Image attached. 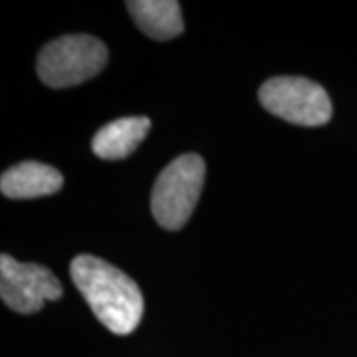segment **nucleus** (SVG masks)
I'll list each match as a JSON object with an SVG mask.
<instances>
[{
  "instance_id": "1",
  "label": "nucleus",
  "mask_w": 357,
  "mask_h": 357,
  "mask_svg": "<svg viewBox=\"0 0 357 357\" xmlns=\"http://www.w3.org/2000/svg\"><path fill=\"white\" fill-rule=\"evenodd\" d=\"M70 274L96 318L109 332L129 335L143 318V294L133 278L114 264L91 255H79Z\"/></svg>"
},
{
  "instance_id": "2",
  "label": "nucleus",
  "mask_w": 357,
  "mask_h": 357,
  "mask_svg": "<svg viewBox=\"0 0 357 357\" xmlns=\"http://www.w3.org/2000/svg\"><path fill=\"white\" fill-rule=\"evenodd\" d=\"M203 157L187 153L177 157L159 173L151 192V213L159 227L178 230L191 218L204 183Z\"/></svg>"
},
{
  "instance_id": "3",
  "label": "nucleus",
  "mask_w": 357,
  "mask_h": 357,
  "mask_svg": "<svg viewBox=\"0 0 357 357\" xmlns=\"http://www.w3.org/2000/svg\"><path fill=\"white\" fill-rule=\"evenodd\" d=\"M107 64V48L88 34L52 40L38 54V77L50 88H74L96 77Z\"/></svg>"
},
{
  "instance_id": "4",
  "label": "nucleus",
  "mask_w": 357,
  "mask_h": 357,
  "mask_svg": "<svg viewBox=\"0 0 357 357\" xmlns=\"http://www.w3.org/2000/svg\"><path fill=\"white\" fill-rule=\"evenodd\" d=\"M258 100L266 112L294 126L318 128L332 117L330 96L307 77H270L258 89Z\"/></svg>"
},
{
  "instance_id": "5",
  "label": "nucleus",
  "mask_w": 357,
  "mask_h": 357,
  "mask_svg": "<svg viewBox=\"0 0 357 357\" xmlns=\"http://www.w3.org/2000/svg\"><path fill=\"white\" fill-rule=\"evenodd\" d=\"M64 288L50 268L32 262H18L8 255L0 256V298L18 314L40 312L46 302H56Z\"/></svg>"
},
{
  "instance_id": "6",
  "label": "nucleus",
  "mask_w": 357,
  "mask_h": 357,
  "mask_svg": "<svg viewBox=\"0 0 357 357\" xmlns=\"http://www.w3.org/2000/svg\"><path fill=\"white\" fill-rule=\"evenodd\" d=\"M64 177L58 169L38 161L10 167L0 177V191L8 199H38L62 189Z\"/></svg>"
},
{
  "instance_id": "7",
  "label": "nucleus",
  "mask_w": 357,
  "mask_h": 357,
  "mask_svg": "<svg viewBox=\"0 0 357 357\" xmlns=\"http://www.w3.org/2000/svg\"><path fill=\"white\" fill-rule=\"evenodd\" d=\"M151 119L143 115L119 117L103 126L91 139V151L100 159L117 161L133 153L149 133Z\"/></svg>"
},
{
  "instance_id": "8",
  "label": "nucleus",
  "mask_w": 357,
  "mask_h": 357,
  "mask_svg": "<svg viewBox=\"0 0 357 357\" xmlns=\"http://www.w3.org/2000/svg\"><path fill=\"white\" fill-rule=\"evenodd\" d=\"M128 8L141 32L155 40H171L185 30L175 0H131Z\"/></svg>"
}]
</instances>
